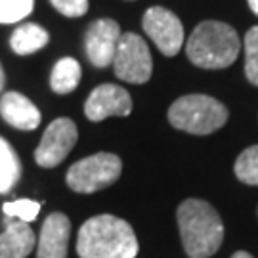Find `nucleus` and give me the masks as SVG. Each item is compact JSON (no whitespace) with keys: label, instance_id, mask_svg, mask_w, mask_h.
I'll return each instance as SVG.
<instances>
[{"label":"nucleus","instance_id":"f257e3e1","mask_svg":"<svg viewBox=\"0 0 258 258\" xmlns=\"http://www.w3.org/2000/svg\"><path fill=\"white\" fill-rule=\"evenodd\" d=\"M81 258H136L138 239L128 222L100 214L84 222L77 237Z\"/></svg>","mask_w":258,"mask_h":258},{"label":"nucleus","instance_id":"f03ea898","mask_svg":"<svg viewBox=\"0 0 258 258\" xmlns=\"http://www.w3.org/2000/svg\"><path fill=\"white\" fill-rule=\"evenodd\" d=\"M180 237L189 258H209L220 249L224 224L216 209L201 199H185L176 211Z\"/></svg>","mask_w":258,"mask_h":258},{"label":"nucleus","instance_id":"7ed1b4c3","mask_svg":"<svg viewBox=\"0 0 258 258\" xmlns=\"http://www.w3.org/2000/svg\"><path fill=\"white\" fill-rule=\"evenodd\" d=\"M237 31L222 21H203L187 38L185 54L201 69H226L239 55Z\"/></svg>","mask_w":258,"mask_h":258},{"label":"nucleus","instance_id":"20e7f679","mask_svg":"<svg viewBox=\"0 0 258 258\" xmlns=\"http://www.w3.org/2000/svg\"><path fill=\"white\" fill-rule=\"evenodd\" d=\"M168 120L178 130L195 136H207L220 130L228 120L226 105L207 94H187L178 98L170 109Z\"/></svg>","mask_w":258,"mask_h":258},{"label":"nucleus","instance_id":"39448f33","mask_svg":"<svg viewBox=\"0 0 258 258\" xmlns=\"http://www.w3.org/2000/svg\"><path fill=\"white\" fill-rule=\"evenodd\" d=\"M122 163L115 153H96L69 166L65 182L77 194H94L119 180Z\"/></svg>","mask_w":258,"mask_h":258},{"label":"nucleus","instance_id":"423d86ee","mask_svg":"<svg viewBox=\"0 0 258 258\" xmlns=\"http://www.w3.org/2000/svg\"><path fill=\"white\" fill-rule=\"evenodd\" d=\"M115 75L120 81L132 84H144L151 79L153 73V61L146 40L136 33H124L120 35L119 46L113 57Z\"/></svg>","mask_w":258,"mask_h":258},{"label":"nucleus","instance_id":"0eeeda50","mask_svg":"<svg viewBox=\"0 0 258 258\" xmlns=\"http://www.w3.org/2000/svg\"><path fill=\"white\" fill-rule=\"evenodd\" d=\"M79 140V130L71 119L59 117L50 122V126L44 130L42 140L35 151V161L42 168H54L57 166L69 151L75 148Z\"/></svg>","mask_w":258,"mask_h":258},{"label":"nucleus","instance_id":"6e6552de","mask_svg":"<svg viewBox=\"0 0 258 258\" xmlns=\"http://www.w3.org/2000/svg\"><path fill=\"white\" fill-rule=\"evenodd\" d=\"M144 31L163 55H176L184 44V27L176 14L163 6H153L144 14Z\"/></svg>","mask_w":258,"mask_h":258},{"label":"nucleus","instance_id":"1a4fd4ad","mask_svg":"<svg viewBox=\"0 0 258 258\" xmlns=\"http://www.w3.org/2000/svg\"><path fill=\"white\" fill-rule=\"evenodd\" d=\"M120 35L122 33L115 19L103 18L90 23V27L86 31V38H84V48H86V55L94 67L103 69L113 63Z\"/></svg>","mask_w":258,"mask_h":258},{"label":"nucleus","instance_id":"9d476101","mask_svg":"<svg viewBox=\"0 0 258 258\" xmlns=\"http://www.w3.org/2000/svg\"><path fill=\"white\" fill-rule=\"evenodd\" d=\"M132 113L130 94L117 84H102L94 88L84 103V115L94 122L107 117H128Z\"/></svg>","mask_w":258,"mask_h":258},{"label":"nucleus","instance_id":"9b49d317","mask_svg":"<svg viewBox=\"0 0 258 258\" xmlns=\"http://www.w3.org/2000/svg\"><path fill=\"white\" fill-rule=\"evenodd\" d=\"M69 235H71L69 218L63 212H52L40 230L37 258H67Z\"/></svg>","mask_w":258,"mask_h":258},{"label":"nucleus","instance_id":"f8f14e48","mask_svg":"<svg viewBox=\"0 0 258 258\" xmlns=\"http://www.w3.org/2000/svg\"><path fill=\"white\" fill-rule=\"evenodd\" d=\"M0 115L10 126L19 130H35L40 124L38 107L19 92H6L0 98Z\"/></svg>","mask_w":258,"mask_h":258},{"label":"nucleus","instance_id":"ddd939ff","mask_svg":"<svg viewBox=\"0 0 258 258\" xmlns=\"http://www.w3.org/2000/svg\"><path fill=\"white\" fill-rule=\"evenodd\" d=\"M35 245L37 237L27 222L8 220L0 233V258H27Z\"/></svg>","mask_w":258,"mask_h":258},{"label":"nucleus","instance_id":"4468645a","mask_svg":"<svg viewBox=\"0 0 258 258\" xmlns=\"http://www.w3.org/2000/svg\"><path fill=\"white\" fill-rule=\"evenodd\" d=\"M50 40L46 29H42L37 23H23L19 25L10 38V46L19 55H27L44 48Z\"/></svg>","mask_w":258,"mask_h":258},{"label":"nucleus","instance_id":"2eb2a0df","mask_svg":"<svg viewBox=\"0 0 258 258\" xmlns=\"http://www.w3.org/2000/svg\"><path fill=\"white\" fill-rule=\"evenodd\" d=\"M81 83V65L73 57H61L52 69L50 86L55 94H69Z\"/></svg>","mask_w":258,"mask_h":258},{"label":"nucleus","instance_id":"dca6fc26","mask_svg":"<svg viewBox=\"0 0 258 258\" xmlns=\"http://www.w3.org/2000/svg\"><path fill=\"white\" fill-rule=\"evenodd\" d=\"M21 178V163L18 153L0 136V194H10Z\"/></svg>","mask_w":258,"mask_h":258},{"label":"nucleus","instance_id":"f3484780","mask_svg":"<svg viewBox=\"0 0 258 258\" xmlns=\"http://www.w3.org/2000/svg\"><path fill=\"white\" fill-rule=\"evenodd\" d=\"M235 176L247 185H258V146L247 148L235 161Z\"/></svg>","mask_w":258,"mask_h":258},{"label":"nucleus","instance_id":"a211bd4d","mask_svg":"<svg viewBox=\"0 0 258 258\" xmlns=\"http://www.w3.org/2000/svg\"><path fill=\"white\" fill-rule=\"evenodd\" d=\"M245 75L258 86V27H250L245 35Z\"/></svg>","mask_w":258,"mask_h":258},{"label":"nucleus","instance_id":"6ab92c4d","mask_svg":"<svg viewBox=\"0 0 258 258\" xmlns=\"http://www.w3.org/2000/svg\"><path fill=\"white\" fill-rule=\"evenodd\" d=\"M35 0H0V23H18L33 12Z\"/></svg>","mask_w":258,"mask_h":258},{"label":"nucleus","instance_id":"aec40b11","mask_svg":"<svg viewBox=\"0 0 258 258\" xmlns=\"http://www.w3.org/2000/svg\"><path fill=\"white\" fill-rule=\"evenodd\" d=\"M2 211L8 218H19L21 222L29 224L31 220H35L37 214L40 212V203L33 201V199H16V201L4 203Z\"/></svg>","mask_w":258,"mask_h":258},{"label":"nucleus","instance_id":"412c9836","mask_svg":"<svg viewBox=\"0 0 258 258\" xmlns=\"http://www.w3.org/2000/svg\"><path fill=\"white\" fill-rule=\"evenodd\" d=\"M61 16L67 18H81L88 12V0H50Z\"/></svg>","mask_w":258,"mask_h":258},{"label":"nucleus","instance_id":"4be33fe9","mask_svg":"<svg viewBox=\"0 0 258 258\" xmlns=\"http://www.w3.org/2000/svg\"><path fill=\"white\" fill-rule=\"evenodd\" d=\"M231 258H252V254L245 252V250H237V252H233V254H231Z\"/></svg>","mask_w":258,"mask_h":258},{"label":"nucleus","instance_id":"5701e85b","mask_svg":"<svg viewBox=\"0 0 258 258\" xmlns=\"http://www.w3.org/2000/svg\"><path fill=\"white\" fill-rule=\"evenodd\" d=\"M4 84H6V75H4L2 65H0V94H2V90H4Z\"/></svg>","mask_w":258,"mask_h":258},{"label":"nucleus","instance_id":"b1692460","mask_svg":"<svg viewBox=\"0 0 258 258\" xmlns=\"http://www.w3.org/2000/svg\"><path fill=\"white\" fill-rule=\"evenodd\" d=\"M249 8L252 10V14L258 16V0H249Z\"/></svg>","mask_w":258,"mask_h":258}]
</instances>
